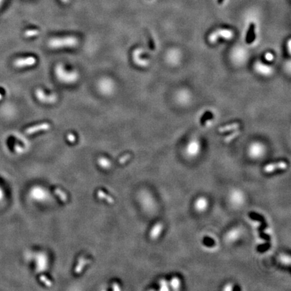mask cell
Returning a JSON list of instances; mask_svg holds the SVG:
<instances>
[{"mask_svg": "<svg viewBox=\"0 0 291 291\" xmlns=\"http://www.w3.org/2000/svg\"><path fill=\"white\" fill-rule=\"evenodd\" d=\"M55 74L59 80L67 84L76 82L79 78L77 72H67L62 65H58L55 68Z\"/></svg>", "mask_w": 291, "mask_h": 291, "instance_id": "cell-1", "label": "cell"}, {"mask_svg": "<svg viewBox=\"0 0 291 291\" xmlns=\"http://www.w3.org/2000/svg\"><path fill=\"white\" fill-rule=\"evenodd\" d=\"M78 44V39L74 36H68L63 39H53L48 42V46L52 49L73 47Z\"/></svg>", "mask_w": 291, "mask_h": 291, "instance_id": "cell-2", "label": "cell"}, {"mask_svg": "<svg viewBox=\"0 0 291 291\" xmlns=\"http://www.w3.org/2000/svg\"><path fill=\"white\" fill-rule=\"evenodd\" d=\"M229 201L233 206L239 208L242 206L245 201V197L242 191L239 190H234L229 195Z\"/></svg>", "mask_w": 291, "mask_h": 291, "instance_id": "cell-3", "label": "cell"}, {"mask_svg": "<svg viewBox=\"0 0 291 291\" xmlns=\"http://www.w3.org/2000/svg\"><path fill=\"white\" fill-rule=\"evenodd\" d=\"M35 94L38 100L42 102H44V103H53L57 99V96L55 94L47 96L44 93L43 90L40 88L36 89L35 91Z\"/></svg>", "mask_w": 291, "mask_h": 291, "instance_id": "cell-4", "label": "cell"}, {"mask_svg": "<svg viewBox=\"0 0 291 291\" xmlns=\"http://www.w3.org/2000/svg\"><path fill=\"white\" fill-rule=\"evenodd\" d=\"M100 90L105 94H110L114 90V84L111 80L104 79L99 82L98 84Z\"/></svg>", "mask_w": 291, "mask_h": 291, "instance_id": "cell-5", "label": "cell"}, {"mask_svg": "<svg viewBox=\"0 0 291 291\" xmlns=\"http://www.w3.org/2000/svg\"><path fill=\"white\" fill-rule=\"evenodd\" d=\"M288 167V164L286 163L284 161H281L279 162V163H273V164H267L266 166L263 168V171L266 172V173H272V172L276 171V170H284L286 169Z\"/></svg>", "mask_w": 291, "mask_h": 291, "instance_id": "cell-6", "label": "cell"}, {"mask_svg": "<svg viewBox=\"0 0 291 291\" xmlns=\"http://www.w3.org/2000/svg\"><path fill=\"white\" fill-rule=\"evenodd\" d=\"M208 200L204 197H198L194 203V208L198 212H204L208 207Z\"/></svg>", "mask_w": 291, "mask_h": 291, "instance_id": "cell-7", "label": "cell"}, {"mask_svg": "<svg viewBox=\"0 0 291 291\" xmlns=\"http://www.w3.org/2000/svg\"><path fill=\"white\" fill-rule=\"evenodd\" d=\"M36 63V59L34 57H28L26 58L18 59L14 62V65L18 68H24L26 66H31Z\"/></svg>", "mask_w": 291, "mask_h": 291, "instance_id": "cell-8", "label": "cell"}, {"mask_svg": "<svg viewBox=\"0 0 291 291\" xmlns=\"http://www.w3.org/2000/svg\"><path fill=\"white\" fill-rule=\"evenodd\" d=\"M51 125L48 123H43L39 125H35V126H32L31 127L28 128L26 130V133L28 134H32L36 133V132L41 131H46L50 129Z\"/></svg>", "mask_w": 291, "mask_h": 291, "instance_id": "cell-9", "label": "cell"}, {"mask_svg": "<svg viewBox=\"0 0 291 291\" xmlns=\"http://www.w3.org/2000/svg\"><path fill=\"white\" fill-rule=\"evenodd\" d=\"M163 230V224L158 223L157 224H155V225L153 227V229L150 230V237L151 239L155 240L158 238L160 235V234L162 233V231Z\"/></svg>", "mask_w": 291, "mask_h": 291, "instance_id": "cell-10", "label": "cell"}, {"mask_svg": "<svg viewBox=\"0 0 291 291\" xmlns=\"http://www.w3.org/2000/svg\"><path fill=\"white\" fill-rule=\"evenodd\" d=\"M241 231L239 229H234L230 230L227 234V240L229 242H234L240 238Z\"/></svg>", "mask_w": 291, "mask_h": 291, "instance_id": "cell-11", "label": "cell"}, {"mask_svg": "<svg viewBox=\"0 0 291 291\" xmlns=\"http://www.w3.org/2000/svg\"><path fill=\"white\" fill-rule=\"evenodd\" d=\"M90 262V260H88L87 258H85V257H80V258H79V260H78V262L77 266H76L75 269H74L75 274H78L81 273L82 272V270H83L84 267L87 265H88V264Z\"/></svg>", "mask_w": 291, "mask_h": 291, "instance_id": "cell-12", "label": "cell"}, {"mask_svg": "<svg viewBox=\"0 0 291 291\" xmlns=\"http://www.w3.org/2000/svg\"><path fill=\"white\" fill-rule=\"evenodd\" d=\"M255 30H256V24L254 23H251L246 36V42L247 44H251L255 41V38H256Z\"/></svg>", "mask_w": 291, "mask_h": 291, "instance_id": "cell-13", "label": "cell"}, {"mask_svg": "<svg viewBox=\"0 0 291 291\" xmlns=\"http://www.w3.org/2000/svg\"><path fill=\"white\" fill-rule=\"evenodd\" d=\"M97 196L101 200H104L106 201H107L109 204H113L114 200L110 196H109L106 193H105L103 191L98 190L97 192Z\"/></svg>", "mask_w": 291, "mask_h": 291, "instance_id": "cell-14", "label": "cell"}, {"mask_svg": "<svg viewBox=\"0 0 291 291\" xmlns=\"http://www.w3.org/2000/svg\"><path fill=\"white\" fill-rule=\"evenodd\" d=\"M240 127V124L237 123H232L228 125H225V126L221 127L219 128V131L220 132H224V131H230V130H234L236 129L239 128Z\"/></svg>", "mask_w": 291, "mask_h": 291, "instance_id": "cell-15", "label": "cell"}, {"mask_svg": "<svg viewBox=\"0 0 291 291\" xmlns=\"http://www.w3.org/2000/svg\"><path fill=\"white\" fill-rule=\"evenodd\" d=\"M262 154V150L257 146L251 148V155L253 158H259Z\"/></svg>", "mask_w": 291, "mask_h": 291, "instance_id": "cell-16", "label": "cell"}, {"mask_svg": "<svg viewBox=\"0 0 291 291\" xmlns=\"http://www.w3.org/2000/svg\"><path fill=\"white\" fill-rule=\"evenodd\" d=\"M170 286H171L172 289H173L175 290H179V288H180V286H181L180 280L177 277H174L173 278H172L171 280Z\"/></svg>", "mask_w": 291, "mask_h": 291, "instance_id": "cell-17", "label": "cell"}, {"mask_svg": "<svg viewBox=\"0 0 291 291\" xmlns=\"http://www.w3.org/2000/svg\"><path fill=\"white\" fill-rule=\"evenodd\" d=\"M98 164L103 168H110L111 165L110 160H109L108 159H107V158H100L98 159Z\"/></svg>", "mask_w": 291, "mask_h": 291, "instance_id": "cell-18", "label": "cell"}, {"mask_svg": "<svg viewBox=\"0 0 291 291\" xmlns=\"http://www.w3.org/2000/svg\"><path fill=\"white\" fill-rule=\"evenodd\" d=\"M54 191L55 194L57 195V196L59 197V199H60L62 201H64V202L67 201V200H68L67 195H66L65 193H64L61 190L59 189V188H56Z\"/></svg>", "mask_w": 291, "mask_h": 291, "instance_id": "cell-19", "label": "cell"}, {"mask_svg": "<svg viewBox=\"0 0 291 291\" xmlns=\"http://www.w3.org/2000/svg\"><path fill=\"white\" fill-rule=\"evenodd\" d=\"M39 280H40L41 282L42 283H43L46 286L51 287L52 286L51 281L44 275H41L40 277H39Z\"/></svg>", "mask_w": 291, "mask_h": 291, "instance_id": "cell-20", "label": "cell"}, {"mask_svg": "<svg viewBox=\"0 0 291 291\" xmlns=\"http://www.w3.org/2000/svg\"><path fill=\"white\" fill-rule=\"evenodd\" d=\"M39 30H35V29H31V30H28L24 32V35L27 37H31V36H35L38 35L39 34Z\"/></svg>", "mask_w": 291, "mask_h": 291, "instance_id": "cell-21", "label": "cell"}, {"mask_svg": "<svg viewBox=\"0 0 291 291\" xmlns=\"http://www.w3.org/2000/svg\"><path fill=\"white\" fill-rule=\"evenodd\" d=\"M188 153L190 155H196L197 153V145L192 144L188 148Z\"/></svg>", "mask_w": 291, "mask_h": 291, "instance_id": "cell-22", "label": "cell"}, {"mask_svg": "<svg viewBox=\"0 0 291 291\" xmlns=\"http://www.w3.org/2000/svg\"><path fill=\"white\" fill-rule=\"evenodd\" d=\"M280 260L284 265H289L290 263V258L289 256L287 255H282L280 257Z\"/></svg>", "mask_w": 291, "mask_h": 291, "instance_id": "cell-23", "label": "cell"}, {"mask_svg": "<svg viewBox=\"0 0 291 291\" xmlns=\"http://www.w3.org/2000/svg\"><path fill=\"white\" fill-rule=\"evenodd\" d=\"M160 290H168L169 288H168V284L165 280H162L160 282Z\"/></svg>", "mask_w": 291, "mask_h": 291, "instance_id": "cell-24", "label": "cell"}, {"mask_svg": "<svg viewBox=\"0 0 291 291\" xmlns=\"http://www.w3.org/2000/svg\"><path fill=\"white\" fill-rule=\"evenodd\" d=\"M212 117V114L211 112H207V113L206 114H204V116L201 117V123L204 125L205 122H206L207 120H210V118H211Z\"/></svg>", "mask_w": 291, "mask_h": 291, "instance_id": "cell-25", "label": "cell"}, {"mask_svg": "<svg viewBox=\"0 0 291 291\" xmlns=\"http://www.w3.org/2000/svg\"><path fill=\"white\" fill-rule=\"evenodd\" d=\"M240 133V131H234V133H233L232 134H230V135H229V136H227L226 138H225V142H229L230 141H231L233 140V139H234V138H236L238 135Z\"/></svg>", "mask_w": 291, "mask_h": 291, "instance_id": "cell-26", "label": "cell"}, {"mask_svg": "<svg viewBox=\"0 0 291 291\" xmlns=\"http://www.w3.org/2000/svg\"><path fill=\"white\" fill-rule=\"evenodd\" d=\"M130 158H131V155H130V154H128L125 155V156L122 157L120 158V160H119V163H120V164H123L126 163V162H127L129 159H130Z\"/></svg>", "mask_w": 291, "mask_h": 291, "instance_id": "cell-27", "label": "cell"}, {"mask_svg": "<svg viewBox=\"0 0 291 291\" xmlns=\"http://www.w3.org/2000/svg\"><path fill=\"white\" fill-rule=\"evenodd\" d=\"M67 139L68 142H70V143H74V142L76 141V137L72 134H69L67 135Z\"/></svg>", "mask_w": 291, "mask_h": 291, "instance_id": "cell-28", "label": "cell"}, {"mask_svg": "<svg viewBox=\"0 0 291 291\" xmlns=\"http://www.w3.org/2000/svg\"><path fill=\"white\" fill-rule=\"evenodd\" d=\"M233 288H234L233 284L231 283H229L224 286V287L223 288V290L225 291H230L233 289Z\"/></svg>", "mask_w": 291, "mask_h": 291, "instance_id": "cell-29", "label": "cell"}, {"mask_svg": "<svg viewBox=\"0 0 291 291\" xmlns=\"http://www.w3.org/2000/svg\"><path fill=\"white\" fill-rule=\"evenodd\" d=\"M112 289H113V290H121V288L120 286V285H119V284L116 282H115L113 284V285H112Z\"/></svg>", "mask_w": 291, "mask_h": 291, "instance_id": "cell-30", "label": "cell"}, {"mask_svg": "<svg viewBox=\"0 0 291 291\" xmlns=\"http://www.w3.org/2000/svg\"><path fill=\"white\" fill-rule=\"evenodd\" d=\"M58 1L63 4H68L71 2L72 0H58Z\"/></svg>", "mask_w": 291, "mask_h": 291, "instance_id": "cell-31", "label": "cell"}, {"mask_svg": "<svg viewBox=\"0 0 291 291\" xmlns=\"http://www.w3.org/2000/svg\"><path fill=\"white\" fill-rule=\"evenodd\" d=\"M224 2V0H218V3L219 4H222Z\"/></svg>", "mask_w": 291, "mask_h": 291, "instance_id": "cell-32", "label": "cell"}, {"mask_svg": "<svg viewBox=\"0 0 291 291\" xmlns=\"http://www.w3.org/2000/svg\"><path fill=\"white\" fill-rule=\"evenodd\" d=\"M290 41L289 40V43H288V46H289V53H290Z\"/></svg>", "mask_w": 291, "mask_h": 291, "instance_id": "cell-33", "label": "cell"}]
</instances>
